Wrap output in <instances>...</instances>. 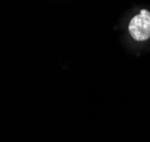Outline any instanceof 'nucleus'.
Returning <instances> with one entry per match:
<instances>
[{"label":"nucleus","mask_w":150,"mask_h":142,"mask_svg":"<svg viewBox=\"0 0 150 142\" xmlns=\"http://www.w3.org/2000/svg\"><path fill=\"white\" fill-rule=\"evenodd\" d=\"M129 32L135 41H144L150 37V13L148 10L143 9L131 19Z\"/></svg>","instance_id":"1"}]
</instances>
